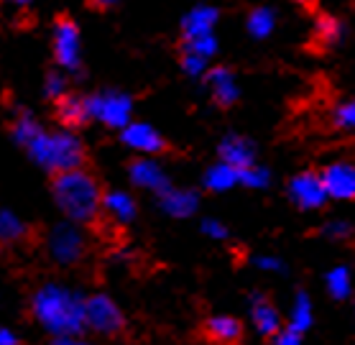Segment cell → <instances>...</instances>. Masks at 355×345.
Listing matches in <instances>:
<instances>
[{"instance_id": "obj_16", "label": "cell", "mask_w": 355, "mask_h": 345, "mask_svg": "<svg viewBox=\"0 0 355 345\" xmlns=\"http://www.w3.org/2000/svg\"><path fill=\"white\" fill-rule=\"evenodd\" d=\"M207 77V87H210L215 103L223 105V108H230V105L238 100L241 90H238V82H235V74L225 67H215L205 74Z\"/></svg>"}, {"instance_id": "obj_4", "label": "cell", "mask_w": 355, "mask_h": 345, "mask_svg": "<svg viewBox=\"0 0 355 345\" xmlns=\"http://www.w3.org/2000/svg\"><path fill=\"white\" fill-rule=\"evenodd\" d=\"M87 108L89 118L100 121L107 128L123 131L133 121V100H130V95L118 92V90H105V92L87 95Z\"/></svg>"}, {"instance_id": "obj_12", "label": "cell", "mask_w": 355, "mask_h": 345, "mask_svg": "<svg viewBox=\"0 0 355 345\" xmlns=\"http://www.w3.org/2000/svg\"><path fill=\"white\" fill-rule=\"evenodd\" d=\"M54 115H57V121L62 123L64 131L82 128V126H87L92 121L89 118L87 97L72 95V92H67L64 97H59L57 103H54Z\"/></svg>"}, {"instance_id": "obj_33", "label": "cell", "mask_w": 355, "mask_h": 345, "mask_svg": "<svg viewBox=\"0 0 355 345\" xmlns=\"http://www.w3.org/2000/svg\"><path fill=\"white\" fill-rule=\"evenodd\" d=\"M202 233L207 235V238H212V241H225L227 228H225V223H220V220L210 217V220H205V223H202Z\"/></svg>"}, {"instance_id": "obj_30", "label": "cell", "mask_w": 355, "mask_h": 345, "mask_svg": "<svg viewBox=\"0 0 355 345\" xmlns=\"http://www.w3.org/2000/svg\"><path fill=\"white\" fill-rule=\"evenodd\" d=\"M182 49L192 51V54H200L205 59H212L215 51H218V39L215 36H202V39H187L182 44Z\"/></svg>"}, {"instance_id": "obj_27", "label": "cell", "mask_w": 355, "mask_h": 345, "mask_svg": "<svg viewBox=\"0 0 355 345\" xmlns=\"http://www.w3.org/2000/svg\"><path fill=\"white\" fill-rule=\"evenodd\" d=\"M271 182V174L268 169L259 167V164H250V167L241 169V185L250 187V190H263Z\"/></svg>"}, {"instance_id": "obj_1", "label": "cell", "mask_w": 355, "mask_h": 345, "mask_svg": "<svg viewBox=\"0 0 355 345\" xmlns=\"http://www.w3.org/2000/svg\"><path fill=\"white\" fill-rule=\"evenodd\" d=\"M31 314L54 337L80 335L85 325V299L72 289L46 284L31 299Z\"/></svg>"}, {"instance_id": "obj_31", "label": "cell", "mask_w": 355, "mask_h": 345, "mask_svg": "<svg viewBox=\"0 0 355 345\" xmlns=\"http://www.w3.org/2000/svg\"><path fill=\"white\" fill-rule=\"evenodd\" d=\"M44 92L51 103H57L59 97H64L69 90H67V77L62 72H49L46 74V85H44Z\"/></svg>"}, {"instance_id": "obj_19", "label": "cell", "mask_w": 355, "mask_h": 345, "mask_svg": "<svg viewBox=\"0 0 355 345\" xmlns=\"http://www.w3.org/2000/svg\"><path fill=\"white\" fill-rule=\"evenodd\" d=\"M205 333H207V337L210 340H215V343L220 345H233L241 340V322L235 320V317H230V314H215V317H210V320L205 322Z\"/></svg>"}, {"instance_id": "obj_3", "label": "cell", "mask_w": 355, "mask_h": 345, "mask_svg": "<svg viewBox=\"0 0 355 345\" xmlns=\"http://www.w3.org/2000/svg\"><path fill=\"white\" fill-rule=\"evenodd\" d=\"M26 153L31 156L41 169H46L49 174H62L82 169L87 161V149L80 138L74 136V131H39V136L31 144L24 146Z\"/></svg>"}, {"instance_id": "obj_22", "label": "cell", "mask_w": 355, "mask_h": 345, "mask_svg": "<svg viewBox=\"0 0 355 345\" xmlns=\"http://www.w3.org/2000/svg\"><path fill=\"white\" fill-rule=\"evenodd\" d=\"M245 28L253 39H268L276 28V13L266 6H261V8H253L245 18Z\"/></svg>"}, {"instance_id": "obj_25", "label": "cell", "mask_w": 355, "mask_h": 345, "mask_svg": "<svg viewBox=\"0 0 355 345\" xmlns=\"http://www.w3.org/2000/svg\"><path fill=\"white\" fill-rule=\"evenodd\" d=\"M26 235H28V225L21 217L13 215V212H8V210H0V241L18 243L24 241Z\"/></svg>"}, {"instance_id": "obj_6", "label": "cell", "mask_w": 355, "mask_h": 345, "mask_svg": "<svg viewBox=\"0 0 355 345\" xmlns=\"http://www.w3.org/2000/svg\"><path fill=\"white\" fill-rule=\"evenodd\" d=\"M85 325L97 335H118L125 328V317L107 294H92L85 299Z\"/></svg>"}, {"instance_id": "obj_8", "label": "cell", "mask_w": 355, "mask_h": 345, "mask_svg": "<svg viewBox=\"0 0 355 345\" xmlns=\"http://www.w3.org/2000/svg\"><path fill=\"white\" fill-rule=\"evenodd\" d=\"M322 185L332 200H355V164L353 161H332L322 169Z\"/></svg>"}, {"instance_id": "obj_10", "label": "cell", "mask_w": 355, "mask_h": 345, "mask_svg": "<svg viewBox=\"0 0 355 345\" xmlns=\"http://www.w3.org/2000/svg\"><path fill=\"white\" fill-rule=\"evenodd\" d=\"M121 138L123 144L133 149L136 153L141 156H154V153H162L166 149V141L154 126H148V123H141V121H130L125 128L121 131Z\"/></svg>"}, {"instance_id": "obj_18", "label": "cell", "mask_w": 355, "mask_h": 345, "mask_svg": "<svg viewBox=\"0 0 355 345\" xmlns=\"http://www.w3.org/2000/svg\"><path fill=\"white\" fill-rule=\"evenodd\" d=\"M103 210H105V215L115 223H130L133 217H136V200L130 197L128 192H121V190H113V192H105L103 194Z\"/></svg>"}, {"instance_id": "obj_5", "label": "cell", "mask_w": 355, "mask_h": 345, "mask_svg": "<svg viewBox=\"0 0 355 345\" xmlns=\"http://www.w3.org/2000/svg\"><path fill=\"white\" fill-rule=\"evenodd\" d=\"M49 256L54 258L59 266L80 264L87 253V238L74 223H62L49 233Z\"/></svg>"}, {"instance_id": "obj_23", "label": "cell", "mask_w": 355, "mask_h": 345, "mask_svg": "<svg viewBox=\"0 0 355 345\" xmlns=\"http://www.w3.org/2000/svg\"><path fill=\"white\" fill-rule=\"evenodd\" d=\"M41 126L36 123V118H33L28 110H16V115H13V121H10V133H13V138L18 141V146H26L31 144L33 138L39 136Z\"/></svg>"}, {"instance_id": "obj_2", "label": "cell", "mask_w": 355, "mask_h": 345, "mask_svg": "<svg viewBox=\"0 0 355 345\" xmlns=\"http://www.w3.org/2000/svg\"><path fill=\"white\" fill-rule=\"evenodd\" d=\"M51 194L69 223H92L103 212V190L85 167L54 174Z\"/></svg>"}, {"instance_id": "obj_26", "label": "cell", "mask_w": 355, "mask_h": 345, "mask_svg": "<svg viewBox=\"0 0 355 345\" xmlns=\"http://www.w3.org/2000/svg\"><path fill=\"white\" fill-rule=\"evenodd\" d=\"M315 36L322 44H338L345 36V26L340 24L335 16H320L315 24Z\"/></svg>"}, {"instance_id": "obj_15", "label": "cell", "mask_w": 355, "mask_h": 345, "mask_svg": "<svg viewBox=\"0 0 355 345\" xmlns=\"http://www.w3.org/2000/svg\"><path fill=\"white\" fill-rule=\"evenodd\" d=\"M218 8L212 6H197L184 16L182 21V33L187 39H202V36H215V26H218Z\"/></svg>"}, {"instance_id": "obj_35", "label": "cell", "mask_w": 355, "mask_h": 345, "mask_svg": "<svg viewBox=\"0 0 355 345\" xmlns=\"http://www.w3.org/2000/svg\"><path fill=\"white\" fill-rule=\"evenodd\" d=\"M256 266L263 269V271H284V264L276 256H259L256 258Z\"/></svg>"}, {"instance_id": "obj_34", "label": "cell", "mask_w": 355, "mask_h": 345, "mask_svg": "<svg viewBox=\"0 0 355 345\" xmlns=\"http://www.w3.org/2000/svg\"><path fill=\"white\" fill-rule=\"evenodd\" d=\"M274 345H302V335H299L297 330L282 328L274 335Z\"/></svg>"}, {"instance_id": "obj_38", "label": "cell", "mask_w": 355, "mask_h": 345, "mask_svg": "<svg viewBox=\"0 0 355 345\" xmlns=\"http://www.w3.org/2000/svg\"><path fill=\"white\" fill-rule=\"evenodd\" d=\"M87 3L97 10H105V8H110V6H115L118 0H87Z\"/></svg>"}, {"instance_id": "obj_28", "label": "cell", "mask_w": 355, "mask_h": 345, "mask_svg": "<svg viewBox=\"0 0 355 345\" xmlns=\"http://www.w3.org/2000/svg\"><path fill=\"white\" fill-rule=\"evenodd\" d=\"M179 65H182L184 74H189V77H202V74H207V65H210V59H205V56L192 54V51H187V49H182V56H179Z\"/></svg>"}, {"instance_id": "obj_36", "label": "cell", "mask_w": 355, "mask_h": 345, "mask_svg": "<svg viewBox=\"0 0 355 345\" xmlns=\"http://www.w3.org/2000/svg\"><path fill=\"white\" fill-rule=\"evenodd\" d=\"M49 345H92L87 340H82L80 335H69V337H54Z\"/></svg>"}, {"instance_id": "obj_37", "label": "cell", "mask_w": 355, "mask_h": 345, "mask_svg": "<svg viewBox=\"0 0 355 345\" xmlns=\"http://www.w3.org/2000/svg\"><path fill=\"white\" fill-rule=\"evenodd\" d=\"M0 345H18V337L3 325H0Z\"/></svg>"}, {"instance_id": "obj_40", "label": "cell", "mask_w": 355, "mask_h": 345, "mask_svg": "<svg viewBox=\"0 0 355 345\" xmlns=\"http://www.w3.org/2000/svg\"><path fill=\"white\" fill-rule=\"evenodd\" d=\"M297 3H309V0H297Z\"/></svg>"}, {"instance_id": "obj_20", "label": "cell", "mask_w": 355, "mask_h": 345, "mask_svg": "<svg viewBox=\"0 0 355 345\" xmlns=\"http://www.w3.org/2000/svg\"><path fill=\"white\" fill-rule=\"evenodd\" d=\"M205 187L212 190V192H227V190H233L235 185H241V169L230 167L225 161H218V164H212L207 171H205Z\"/></svg>"}, {"instance_id": "obj_9", "label": "cell", "mask_w": 355, "mask_h": 345, "mask_svg": "<svg viewBox=\"0 0 355 345\" xmlns=\"http://www.w3.org/2000/svg\"><path fill=\"white\" fill-rule=\"evenodd\" d=\"M289 197L294 205L302 210H317L327 202V192H324L322 177L315 171H302L289 182Z\"/></svg>"}, {"instance_id": "obj_21", "label": "cell", "mask_w": 355, "mask_h": 345, "mask_svg": "<svg viewBox=\"0 0 355 345\" xmlns=\"http://www.w3.org/2000/svg\"><path fill=\"white\" fill-rule=\"evenodd\" d=\"M315 320V314H312V299H309L307 292H297V297H294V305H291V314H289V325L286 328L297 330L299 335H304L309 330Z\"/></svg>"}, {"instance_id": "obj_7", "label": "cell", "mask_w": 355, "mask_h": 345, "mask_svg": "<svg viewBox=\"0 0 355 345\" xmlns=\"http://www.w3.org/2000/svg\"><path fill=\"white\" fill-rule=\"evenodd\" d=\"M51 49H54V59H57L59 69L80 72V28L69 16H57V21H54Z\"/></svg>"}, {"instance_id": "obj_29", "label": "cell", "mask_w": 355, "mask_h": 345, "mask_svg": "<svg viewBox=\"0 0 355 345\" xmlns=\"http://www.w3.org/2000/svg\"><path fill=\"white\" fill-rule=\"evenodd\" d=\"M332 123L343 131H355V100L340 103L332 112Z\"/></svg>"}, {"instance_id": "obj_13", "label": "cell", "mask_w": 355, "mask_h": 345, "mask_svg": "<svg viewBox=\"0 0 355 345\" xmlns=\"http://www.w3.org/2000/svg\"><path fill=\"white\" fill-rule=\"evenodd\" d=\"M250 320H253V325H256V330H259L261 335L266 337H274L284 328L279 310L263 294H253L250 297Z\"/></svg>"}, {"instance_id": "obj_11", "label": "cell", "mask_w": 355, "mask_h": 345, "mask_svg": "<svg viewBox=\"0 0 355 345\" xmlns=\"http://www.w3.org/2000/svg\"><path fill=\"white\" fill-rule=\"evenodd\" d=\"M128 177L130 182L141 190H148V192H164L169 187V179L164 174V169L156 164L151 156H141L128 167Z\"/></svg>"}, {"instance_id": "obj_32", "label": "cell", "mask_w": 355, "mask_h": 345, "mask_svg": "<svg viewBox=\"0 0 355 345\" xmlns=\"http://www.w3.org/2000/svg\"><path fill=\"white\" fill-rule=\"evenodd\" d=\"M322 233L327 235V238H332V241H347V238L353 235V228H350L347 220H330V223L322 228Z\"/></svg>"}, {"instance_id": "obj_17", "label": "cell", "mask_w": 355, "mask_h": 345, "mask_svg": "<svg viewBox=\"0 0 355 345\" xmlns=\"http://www.w3.org/2000/svg\"><path fill=\"white\" fill-rule=\"evenodd\" d=\"M220 161L235 169H245L256 164V149L245 136H225L220 144Z\"/></svg>"}, {"instance_id": "obj_39", "label": "cell", "mask_w": 355, "mask_h": 345, "mask_svg": "<svg viewBox=\"0 0 355 345\" xmlns=\"http://www.w3.org/2000/svg\"><path fill=\"white\" fill-rule=\"evenodd\" d=\"M8 3H13V6H28L31 0H8Z\"/></svg>"}, {"instance_id": "obj_24", "label": "cell", "mask_w": 355, "mask_h": 345, "mask_svg": "<svg viewBox=\"0 0 355 345\" xmlns=\"http://www.w3.org/2000/svg\"><path fill=\"white\" fill-rule=\"evenodd\" d=\"M324 284H327V292H330L332 299H347L353 294V274L347 266H335L327 271L324 276Z\"/></svg>"}, {"instance_id": "obj_14", "label": "cell", "mask_w": 355, "mask_h": 345, "mask_svg": "<svg viewBox=\"0 0 355 345\" xmlns=\"http://www.w3.org/2000/svg\"><path fill=\"white\" fill-rule=\"evenodd\" d=\"M159 205L171 217H189L200 208V197L192 190H179L169 185L164 192H159Z\"/></svg>"}]
</instances>
